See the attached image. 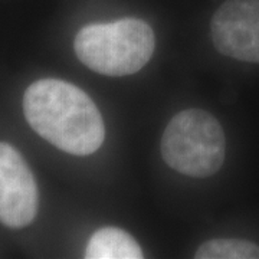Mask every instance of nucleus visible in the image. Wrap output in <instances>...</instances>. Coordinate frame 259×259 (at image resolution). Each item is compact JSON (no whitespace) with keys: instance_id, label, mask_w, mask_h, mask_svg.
Instances as JSON below:
<instances>
[{"instance_id":"7ed1b4c3","label":"nucleus","mask_w":259,"mask_h":259,"mask_svg":"<svg viewBox=\"0 0 259 259\" xmlns=\"http://www.w3.org/2000/svg\"><path fill=\"white\" fill-rule=\"evenodd\" d=\"M166 164L190 177L218 173L226 156V139L221 122L210 112L190 108L176 114L161 137Z\"/></svg>"},{"instance_id":"20e7f679","label":"nucleus","mask_w":259,"mask_h":259,"mask_svg":"<svg viewBox=\"0 0 259 259\" xmlns=\"http://www.w3.org/2000/svg\"><path fill=\"white\" fill-rule=\"evenodd\" d=\"M39 194L25 158L0 143V222L12 229L26 228L36 218Z\"/></svg>"},{"instance_id":"f03ea898","label":"nucleus","mask_w":259,"mask_h":259,"mask_svg":"<svg viewBox=\"0 0 259 259\" xmlns=\"http://www.w3.org/2000/svg\"><path fill=\"white\" fill-rule=\"evenodd\" d=\"M156 37L140 19H121L82 28L75 37V54L90 69L107 76L139 72L153 56Z\"/></svg>"},{"instance_id":"f257e3e1","label":"nucleus","mask_w":259,"mask_h":259,"mask_svg":"<svg viewBox=\"0 0 259 259\" xmlns=\"http://www.w3.org/2000/svg\"><path fill=\"white\" fill-rule=\"evenodd\" d=\"M23 112L37 134L65 153L88 156L105 137L101 112L94 101L61 79H39L23 95Z\"/></svg>"},{"instance_id":"0eeeda50","label":"nucleus","mask_w":259,"mask_h":259,"mask_svg":"<svg viewBox=\"0 0 259 259\" xmlns=\"http://www.w3.org/2000/svg\"><path fill=\"white\" fill-rule=\"evenodd\" d=\"M197 259H259V246L243 239H213L196 250Z\"/></svg>"},{"instance_id":"39448f33","label":"nucleus","mask_w":259,"mask_h":259,"mask_svg":"<svg viewBox=\"0 0 259 259\" xmlns=\"http://www.w3.org/2000/svg\"><path fill=\"white\" fill-rule=\"evenodd\" d=\"M212 40L236 61L259 64V0H228L214 12Z\"/></svg>"},{"instance_id":"423d86ee","label":"nucleus","mask_w":259,"mask_h":259,"mask_svg":"<svg viewBox=\"0 0 259 259\" xmlns=\"http://www.w3.org/2000/svg\"><path fill=\"white\" fill-rule=\"evenodd\" d=\"M88 259H141L137 241L118 228H101L94 233L85 249Z\"/></svg>"}]
</instances>
